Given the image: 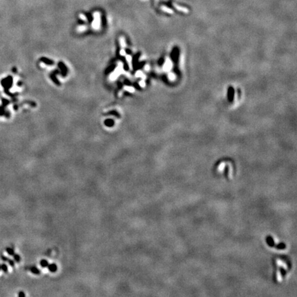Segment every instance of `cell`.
Segmentation results:
<instances>
[{
    "label": "cell",
    "instance_id": "cell-1",
    "mask_svg": "<svg viewBox=\"0 0 297 297\" xmlns=\"http://www.w3.org/2000/svg\"><path fill=\"white\" fill-rule=\"evenodd\" d=\"M47 268H48V270L51 272H56L57 271V266L55 264H54V263L53 264H49Z\"/></svg>",
    "mask_w": 297,
    "mask_h": 297
},
{
    "label": "cell",
    "instance_id": "cell-2",
    "mask_svg": "<svg viewBox=\"0 0 297 297\" xmlns=\"http://www.w3.org/2000/svg\"><path fill=\"white\" fill-rule=\"evenodd\" d=\"M30 272H31L32 273H33L34 274H40V270L37 268V267H35V266H32V267H31L30 268Z\"/></svg>",
    "mask_w": 297,
    "mask_h": 297
},
{
    "label": "cell",
    "instance_id": "cell-3",
    "mask_svg": "<svg viewBox=\"0 0 297 297\" xmlns=\"http://www.w3.org/2000/svg\"><path fill=\"white\" fill-rule=\"evenodd\" d=\"M48 265H49V263L47 260H45V259H42V260L40 262V266H41L42 268L47 267Z\"/></svg>",
    "mask_w": 297,
    "mask_h": 297
},
{
    "label": "cell",
    "instance_id": "cell-4",
    "mask_svg": "<svg viewBox=\"0 0 297 297\" xmlns=\"http://www.w3.org/2000/svg\"><path fill=\"white\" fill-rule=\"evenodd\" d=\"M6 252H7V253H8V255H11V256H13V255H15L14 249L12 248H10V247L6 248Z\"/></svg>",
    "mask_w": 297,
    "mask_h": 297
},
{
    "label": "cell",
    "instance_id": "cell-5",
    "mask_svg": "<svg viewBox=\"0 0 297 297\" xmlns=\"http://www.w3.org/2000/svg\"><path fill=\"white\" fill-rule=\"evenodd\" d=\"M1 270H2L6 273L8 272V267L6 264H3L2 265H1Z\"/></svg>",
    "mask_w": 297,
    "mask_h": 297
},
{
    "label": "cell",
    "instance_id": "cell-6",
    "mask_svg": "<svg viewBox=\"0 0 297 297\" xmlns=\"http://www.w3.org/2000/svg\"><path fill=\"white\" fill-rule=\"evenodd\" d=\"M14 259H15V261L16 262H20V261H21V257H20L19 255H17V254H15L14 255Z\"/></svg>",
    "mask_w": 297,
    "mask_h": 297
},
{
    "label": "cell",
    "instance_id": "cell-7",
    "mask_svg": "<svg viewBox=\"0 0 297 297\" xmlns=\"http://www.w3.org/2000/svg\"><path fill=\"white\" fill-rule=\"evenodd\" d=\"M18 296H19V297H24L25 296V293L23 292V291H20L19 292V294H18Z\"/></svg>",
    "mask_w": 297,
    "mask_h": 297
},
{
    "label": "cell",
    "instance_id": "cell-8",
    "mask_svg": "<svg viewBox=\"0 0 297 297\" xmlns=\"http://www.w3.org/2000/svg\"><path fill=\"white\" fill-rule=\"evenodd\" d=\"M0 269H1V265H0Z\"/></svg>",
    "mask_w": 297,
    "mask_h": 297
}]
</instances>
